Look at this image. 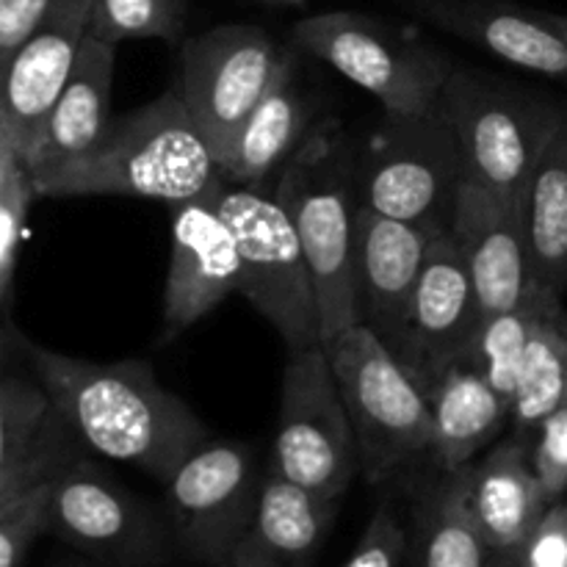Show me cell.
Returning a JSON list of instances; mask_svg holds the SVG:
<instances>
[{
    "mask_svg": "<svg viewBox=\"0 0 567 567\" xmlns=\"http://www.w3.org/2000/svg\"><path fill=\"white\" fill-rule=\"evenodd\" d=\"M33 380L50 393L83 446L100 457L142 468L158 482H169L197 449L208 443L199 415L166 391L150 363L66 358L31 343L17 332Z\"/></svg>",
    "mask_w": 567,
    "mask_h": 567,
    "instance_id": "6da1fadb",
    "label": "cell"
},
{
    "mask_svg": "<svg viewBox=\"0 0 567 567\" xmlns=\"http://www.w3.org/2000/svg\"><path fill=\"white\" fill-rule=\"evenodd\" d=\"M33 177L39 197L116 194L169 205L208 197L225 186L219 161L175 89L111 122L89 153Z\"/></svg>",
    "mask_w": 567,
    "mask_h": 567,
    "instance_id": "7a4b0ae2",
    "label": "cell"
},
{
    "mask_svg": "<svg viewBox=\"0 0 567 567\" xmlns=\"http://www.w3.org/2000/svg\"><path fill=\"white\" fill-rule=\"evenodd\" d=\"M275 197L291 216L319 302L321 343L363 324L354 277L358 158L338 120L313 125L275 177Z\"/></svg>",
    "mask_w": 567,
    "mask_h": 567,
    "instance_id": "3957f363",
    "label": "cell"
},
{
    "mask_svg": "<svg viewBox=\"0 0 567 567\" xmlns=\"http://www.w3.org/2000/svg\"><path fill=\"white\" fill-rule=\"evenodd\" d=\"M441 109L463 150L468 181L524 205L532 175L563 127L565 105L496 75L454 70Z\"/></svg>",
    "mask_w": 567,
    "mask_h": 567,
    "instance_id": "277c9868",
    "label": "cell"
},
{
    "mask_svg": "<svg viewBox=\"0 0 567 567\" xmlns=\"http://www.w3.org/2000/svg\"><path fill=\"white\" fill-rule=\"evenodd\" d=\"M352 419L360 474L371 485L432 457L435 424L426 393L365 324L324 343Z\"/></svg>",
    "mask_w": 567,
    "mask_h": 567,
    "instance_id": "5b68a950",
    "label": "cell"
},
{
    "mask_svg": "<svg viewBox=\"0 0 567 567\" xmlns=\"http://www.w3.org/2000/svg\"><path fill=\"white\" fill-rule=\"evenodd\" d=\"M468 183L463 150L441 103L424 114H385L358 158L360 205L441 236Z\"/></svg>",
    "mask_w": 567,
    "mask_h": 567,
    "instance_id": "8992f818",
    "label": "cell"
},
{
    "mask_svg": "<svg viewBox=\"0 0 567 567\" xmlns=\"http://www.w3.org/2000/svg\"><path fill=\"white\" fill-rule=\"evenodd\" d=\"M216 199L241 252L238 293L280 332L288 354L321 347L313 277L291 216L277 203L275 186L225 183Z\"/></svg>",
    "mask_w": 567,
    "mask_h": 567,
    "instance_id": "52a82bcc",
    "label": "cell"
},
{
    "mask_svg": "<svg viewBox=\"0 0 567 567\" xmlns=\"http://www.w3.org/2000/svg\"><path fill=\"white\" fill-rule=\"evenodd\" d=\"M291 44L374 94L385 114H424L441 103L452 61L363 11H324L293 22Z\"/></svg>",
    "mask_w": 567,
    "mask_h": 567,
    "instance_id": "ba28073f",
    "label": "cell"
},
{
    "mask_svg": "<svg viewBox=\"0 0 567 567\" xmlns=\"http://www.w3.org/2000/svg\"><path fill=\"white\" fill-rule=\"evenodd\" d=\"M271 471L336 502L360 474L358 437L324 343L288 354Z\"/></svg>",
    "mask_w": 567,
    "mask_h": 567,
    "instance_id": "9c48e42d",
    "label": "cell"
},
{
    "mask_svg": "<svg viewBox=\"0 0 567 567\" xmlns=\"http://www.w3.org/2000/svg\"><path fill=\"white\" fill-rule=\"evenodd\" d=\"M286 50L266 28L241 22L216 25L181 44L175 92L221 169L244 125L269 92Z\"/></svg>",
    "mask_w": 567,
    "mask_h": 567,
    "instance_id": "30bf717a",
    "label": "cell"
},
{
    "mask_svg": "<svg viewBox=\"0 0 567 567\" xmlns=\"http://www.w3.org/2000/svg\"><path fill=\"white\" fill-rule=\"evenodd\" d=\"M264 480L244 443H205L166 482V509L177 543L194 559L219 565L252 532Z\"/></svg>",
    "mask_w": 567,
    "mask_h": 567,
    "instance_id": "8fae6325",
    "label": "cell"
},
{
    "mask_svg": "<svg viewBox=\"0 0 567 567\" xmlns=\"http://www.w3.org/2000/svg\"><path fill=\"white\" fill-rule=\"evenodd\" d=\"M50 532L116 567H155L169 551L153 509L86 457L55 480Z\"/></svg>",
    "mask_w": 567,
    "mask_h": 567,
    "instance_id": "7c38bea8",
    "label": "cell"
},
{
    "mask_svg": "<svg viewBox=\"0 0 567 567\" xmlns=\"http://www.w3.org/2000/svg\"><path fill=\"white\" fill-rule=\"evenodd\" d=\"M480 327V299L463 249L452 230L441 233L426 252L399 363L430 393L443 374L468 360Z\"/></svg>",
    "mask_w": 567,
    "mask_h": 567,
    "instance_id": "4fadbf2b",
    "label": "cell"
},
{
    "mask_svg": "<svg viewBox=\"0 0 567 567\" xmlns=\"http://www.w3.org/2000/svg\"><path fill=\"white\" fill-rule=\"evenodd\" d=\"M216 194L169 205L172 255L164 291V341L186 332L241 288V252Z\"/></svg>",
    "mask_w": 567,
    "mask_h": 567,
    "instance_id": "5bb4252c",
    "label": "cell"
},
{
    "mask_svg": "<svg viewBox=\"0 0 567 567\" xmlns=\"http://www.w3.org/2000/svg\"><path fill=\"white\" fill-rule=\"evenodd\" d=\"M92 9L94 0H50L25 42L3 64L0 127L20 142L25 155L89 37Z\"/></svg>",
    "mask_w": 567,
    "mask_h": 567,
    "instance_id": "9a60e30c",
    "label": "cell"
},
{
    "mask_svg": "<svg viewBox=\"0 0 567 567\" xmlns=\"http://www.w3.org/2000/svg\"><path fill=\"white\" fill-rule=\"evenodd\" d=\"M432 233L360 205L354 230V277L363 324L399 354L410 308L424 271Z\"/></svg>",
    "mask_w": 567,
    "mask_h": 567,
    "instance_id": "2e32d148",
    "label": "cell"
},
{
    "mask_svg": "<svg viewBox=\"0 0 567 567\" xmlns=\"http://www.w3.org/2000/svg\"><path fill=\"white\" fill-rule=\"evenodd\" d=\"M452 236L474 277L482 321L520 305L532 286L524 205L468 181L460 192Z\"/></svg>",
    "mask_w": 567,
    "mask_h": 567,
    "instance_id": "e0dca14e",
    "label": "cell"
},
{
    "mask_svg": "<svg viewBox=\"0 0 567 567\" xmlns=\"http://www.w3.org/2000/svg\"><path fill=\"white\" fill-rule=\"evenodd\" d=\"M78 432L39 380L6 374L0 382V504L55 482L78 463Z\"/></svg>",
    "mask_w": 567,
    "mask_h": 567,
    "instance_id": "ac0fdd59",
    "label": "cell"
},
{
    "mask_svg": "<svg viewBox=\"0 0 567 567\" xmlns=\"http://www.w3.org/2000/svg\"><path fill=\"white\" fill-rule=\"evenodd\" d=\"M437 31L452 33L507 64L567 83V42L543 17L515 0H408Z\"/></svg>",
    "mask_w": 567,
    "mask_h": 567,
    "instance_id": "d6986e66",
    "label": "cell"
},
{
    "mask_svg": "<svg viewBox=\"0 0 567 567\" xmlns=\"http://www.w3.org/2000/svg\"><path fill=\"white\" fill-rule=\"evenodd\" d=\"M114 64L116 44L103 42L89 31L64 89L28 147V164L33 166V172L78 158L105 136L114 122L111 116Z\"/></svg>",
    "mask_w": 567,
    "mask_h": 567,
    "instance_id": "ffe728a7",
    "label": "cell"
},
{
    "mask_svg": "<svg viewBox=\"0 0 567 567\" xmlns=\"http://www.w3.org/2000/svg\"><path fill=\"white\" fill-rule=\"evenodd\" d=\"M313 131V100L302 86L297 48H288L269 92L244 125L221 175L236 186H275V177Z\"/></svg>",
    "mask_w": 567,
    "mask_h": 567,
    "instance_id": "44dd1931",
    "label": "cell"
},
{
    "mask_svg": "<svg viewBox=\"0 0 567 567\" xmlns=\"http://www.w3.org/2000/svg\"><path fill=\"white\" fill-rule=\"evenodd\" d=\"M548 504L524 435L498 443L482 463L471 465V507L491 551L524 548Z\"/></svg>",
    "mask_w": 567,
    "mask_h": 567,
    "instance_id": "7402d4cb",
    "label": "cell"
},
{
    "mask_svg": "<svg viewBox=\"0 0 567 567\" xmlns=\"http://www.w3.org/2000/svg\"><path fill=\"white\" fill-rule=\"evenodd\" d=\"M426 399L435 424L432 460L446 474L474 465L476 454L513 421V408L468 363L443 374Z\"/></svg>",
    "mask_w": 567,
    "mask_h": 567,
    "instance_id": "603a6c76",
    "label": "cell"
},
{
    "mask_svg": "<svg viewBox=\"0 0 567 567\" xmlns=\"http://www.w3.org/2000/svg\"><path fill=\"white\" fill-rule=\"evenodd\" d=\"M415 567H485L491 546L471 507V465L441 471L413 504Z\"/></svg>",
    "mask_w": 567,
    "mask_h": 567,
    "instance_id": "cb8c5ba5",
    "label": "cell"
},
{
    "mask_svg": "<svg viewBox=\"0 0 567 567\" xmlns=\"http://www.w3.org/2000/svg\"><path fill=\"white\" fill-rule=\"evenodd\" d=\"M336 513V498L316 496L269 471L247 543L269 567H313Z\"/></svg>",
    "mask_w": 567,
    "mask_h": 567,
    "instance_id": "d4e9b609",
    "label": "cell"
},
{
    "mask_svg": "<svg viewBox=\"0 0 567 567\" xmlns=\"http://www.w3.org/2000/svg\"><path fill=\"white\" fill-rule=\"evenodd\" d=\"M524 221L532 282L563 297L567 291V116L532 175Z\"/></svg>",
    "mask_w": 567,
    "mask_h": 567,
    "instance_id": "484cf974",
    "label": "cell"
},
{
    "mask_svg": "<svg viewBox=\"0 0 567 567\" xmlns=\"http://www.w3.org/2000/svg\"><path fill=\"white\" fill-rule=\"evenodd\" d=\"M563 302V297L548 288H540L532 282L526 297L513 310L493 316L482 321L480 332L474 338L468 360L465 363L491 382L493 391L513 408L515 388H518L520 363L535 338L537 327L543 324L548 313Z\"/></svg>",
    "mask_w": 567,
    "mask_h": 567,
    "instance_id": "4316f807",
    "label": "cell"
},
{
    "mask_svg": "<svg viewBox=\"0 0 567 567\" xmlns=\"http://www.w3.org/2000/svg\"><path fill=\"white\" fill-rule=\"evenodd\" d=\"M567 404V310L559 302L543 319L524 354L515 388L513 424L518 435L537 432V426Z\"/></svg>",
    "mask_w": 567,
    "mask_h": 567,
    "instance_id": "83f0119b",
    "label": "cell"
},
{
    "mask_svg": "<svg viewBox=\"0 0 567 567\" xmlns=\"http://www.w3.org/2000/svg\"><path fill=\"white\" fill-rule=\"evenodd\" d=\"M37 197V177H33V166L28 164V155L22 153L20 142L0 127V308H3V324L11 321L22 233H25L28 208Z\"/></svg>",
    "mask_w": 567,
    "mask_h": 567,
    "instance_id": "f1b7e54d",
    "label": "cell"
},
{
    "mask_svg": "<svg viewBox=\"0 0 567 567\" xmlns=\"http://www.w3.org/2000/svg\"><path fill=\"white\" fill-rule=\"evenodd\" d=\"M186 28V0H94L89 31L111 44L164 39L177 44Z\"/></svg>",
    "mask_w": 567,
    "mask_h": 567,
    "instance_id": "f546056e",
    "label": "cell"
},
{
    "mask_svg": "<svg viewBox=\"0 0 567 567\" xmlns=\"http://www.w3.org/2000/svg\"><path fill=\"white\" fill-rule=\"evenodd\" d=\"M55 482L31 487L14 502L0 504V567H22L33 543L50 532Z\"/></svg>",
    "mask_w": 567,
    "mask_h": 567,
    "instance_id": "4dcf8cb0",
    "label": "cell"
},
{
    "mask_svg": "<svg viewBox=\"0 0 567 567\" xmlns=\"http://www.w3.org/2000/svg\"><path fill=\"white\" fill-rule=\"evenodd\" d=\"M408 532L399 524L396 513L388 504H382L371 515L358 548H354L352 557L347 559L343 567H402L404 559H408Z\"/></svg>",
    "mask_w": 567,
    "mask_h": 567,
    "instance_id": "1f68e13d",
    "label": "cell"
},
{
    "mask_svg": "<svg viewBox=\"0 0 567 567\" xmlns=\"http://www.w3.org/2000/svg\"><path fill=\"white\" fill-rule=\"evenodd\" d=\"M532 463H535V471L540 476V485L546 491L548 502L563 498L567 493V404L537 426Z\"/></svg>",
    "mask_w": 567,
    "mask_h": 567,
    "instance_id": "d6a6232c",
    "label": "cell"
},
{
    "mask_svg": "<svg viewBox=\"0 0 567 567\" xmlns=\"http://www.w3.org/2000/svg\"><path fill=\"white\" fill-rule=\"evenodd\" d=\"M526 567H567V493L548 504L524 546Z\"/></svg>",
    "mask_w": 567,
    "mask_h": 567,
    "instance_id": "836d02e7",
    "label": "cell"
},
{
    "mask_svg": "<svg viewBox=\"0 0 567 567\" xmlns=\"http://www.w3.org/2000/svg\"><path fill=\"white\" fill-rule=\"evenodd\" d=\"M50 0H0V66L17 53Z\"/></svg>",
    "mask_w": 567,
    "mask_h": 567,
    "instance_id": "e575fe53",
    "label": "cell"
},
{
    "mask_svg": "<svg viewBox=\"0 0 567 567\" xmlns=\"http://www.w3.org/2000/svg\"><path fill=\"white\" fill-rule=\"evenodd\" d=\"M210 567H269V565H266L264 559H260L258 554L249 548V543L244 540L230 559H225V563H219V565H210Z\"/></svg>",
    "mask_w": 567,
    "mask_h": 567,
    "instance_id": "d590c367",
    "label": "cell"
},
{
    "mask_svg": "<svg viewBox=\"0 0 567 567\" xmlns=\"http://www.w3.org/2000/svg\"><path fill=\"white\" fill-rule=\"evenodd\" d=\"M485 567H526L524 548H513V551H491Z\"/></svg>",
    "mask_w": 567,
    "mask_h": 567,
    "instance_id": "8d00e7d4",
    "label": "cell"
},
{
    "mask_svg": "<svg viewBox=\"0 0 567 567\" xmlns=\"http://www.w3.org/2000/svg\"><path fill=\"white\" fill-rule=\"evenodd\" d=\"M543 17H546L548 25H551L554 31H557L559 37L567 42V14H557V11H543Z\"/></svg>",
    "mask_w": 567,
    "mask_h": 567,
    "instance_id": "74e56055",
    "label": "cell"
},
{
    "mask_svg": "<svg viewBox=\"0 0 567 567\" xmlns=\"http://www.w3.org/2000/svg\"><path fill=\"white\" fill-rule=\"evenodd\" d=\"M260 3H269V6H291V9H299L305 6L308 0H260Z\"/></svg>",
    "mask_w": 567,
    "mask_h": 567,
    "instance_id": "f35d334b",
    "label": "cell"
}]
</instances>
